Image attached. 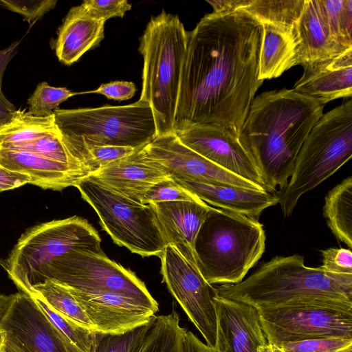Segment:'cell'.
<instances>
[{
  "mask_svg": "<svg viewBox=\"0 0 352 352\" xmlns=\"http://www.w3.org/2000/svg\"><path fill=\"white\" fill-rule=\"evenodd\" d=\"M76 187L94 209L101 226L115 243L143 257L160 256L166 245L149 204L129 199L89 176Z\"/></svg>",
  "mask_w": 352,
  "mask_h": 352,
  "instance_id": "cell-9",
  "label": "cell"
},
{
  "mask_svg": "<svg viewBox=\"0 0 352 352\" xmlns=\"http://www.w3.org/2000/svg\"><path fill=\"white\" fill-rule=\"evenodd\" d=\"M155 317L148 323L123 333L104 335L96 333L94 352H141Z\"/></svg>",
  "mask_w": 352,
  "mask_h": 352,
  "instance_id": "cell-32",
  "label": "cell"
},
{
  "mask_svg": "<svg viewBox=\"0 0 352 352\" xmlns=\"http://www.w3.org/2000/svg\"><path fill=\"white\" fill-rule=\"evenodd\" d=\"M304 73L293 90L324 105L352 95V48L326 60L303 66Z\"/></svg>",
  "mask_w": 352,
  "mask_h": 352,
  "instance_id": "cell-20",
  "label": "cell"
},
{
  "mask_svg": "<svg viewBox=\"0 0 352 352\" xmlns=\"http://www.w3.org/2000/svg\"><path fill=\"white\" fill-rule=\"evenodd\" d=\"M80 6L90 16L105 22L110 18H122L131 9L126 0H85Z\"/></svg>",
  "mask_w": 352,
  "mask_h": 352,
  "instance_id": "cell-39",
  "label": "cell"
},
{
  "mask_svg": "<svg viewBox=\"0 0 352 352\" xmlns=\"http://www.w3.org/2000/svg\"><path fill=\"white\" fill-rule=\"evenodd\" d=\"M336 352H352V345L347 346Z\"/></svg>",
  "mask_w": 352,
  "mask_h": 352,
  "instance_id": "cell-51",
  "label": "cell"
},
{
  "mask_svg": "<svg viewBox=\"0 0 352 352\" xmlns=\"http://www.w3.org/2000/svg\"><path fill=\"white\" fill-rule=\"evenodd\" d=\"M259 58L258 78L280 76L294 66L295 43L292 35L270 24L264 23Z\"/></svg>",
  "mask_w": 352,
  "mask_h": 352,
  "instance_id": "cell-25",
  "label": "cell"
},
{
  "mask_svg": "<svg viewBox=\"0 0 352 352\" xmlns=\"http://www.w3.org/2000/svg\"><path fill=\"white\" fill-rule=\"evenodd\" d=\"M53 115L62 139L74 158L89 146L140 148L157 137L152 109L147 102L140 100L122 106L57 109Z\"/></svg>",
  "mask_w": 352,
  "mask_h": 352,
  "instance_id": "cell-6",
  "label": "cell"
},
{
  "mask_svg": "<svg viewBox=\"0 0 352 352\" xmlns=\"http://www.w3.org/2000/svg\"><path fill=\"white\" fill-rule=\"evenodd\" d=\"M216 289L220 296L257 309L306 303L352 308V274L306 266L298 254L274 257L241 282Z\"/></svg>",
  "mask_w": 352,
  "mask_h": 352,
  "instance_id": "cell-3",
  "label": "cell"
},
{
  "mask_svg": "<svg viewBox=\"0 0 352 352\" xmlns=\"http://www.w3.org/2000/svg\"><path fill=\"white\" fill-rule=\"evenodd\" d=\"M305 0H249L243 10L260 21L277 27L292 36L302 13Z\"/></svg>",
  "mask_w": 352,
  "mask_h": 352,
  "instance_id": "cell-28",
  "label": "cell"
},
{
  "mask_svg": "<svg viewBox=\"0 0 352 352\" xmlns=\"http://www.w3.org/2000/svg\"><path fill=\"white\" fill-rule=\"evenodd\" d=\"M58 131L53 113L39 117L24 110H16L12 119L0 126V149L34 140Z\"/></svg>",
  "mask_w": 352,
  "mask_h": 352,
  "instance_id": "cell-27",
  "label": "cell"
},
{
  "mask_svg": "<svg viewBox=\"0 0 352 352\" xmlns=\"http://www.w3.org/2000/svg\"><path fill=\"white\" fill-rule=\"evenodd\" d=\"M140 148H142L93 146L80 151L75 158L90 173L91 175L107 165L133 154Z\"/></svg>",
  "mask_w": 352,
  "mask_h": 352,
  "instance_id": "cell-35",
  "label": "cell"
},
{
  "mask_svg": "<svg viewBox=\"0 0 352 352\" xmlns=\"http://www.w3.org/2000/svg\"><path fill=\"white\" fill-rule=\"evenodd\" d=\"M187 31L177 15L162 11L151 18L140 38L143 57L139 100L153 113L157 136L174 133Z\"/></svg>",
  "mask_w": 352,
  "mask_h": 352,
  "instance_id": "cell-4",
  "label": "cell"
},
{
  "mask_svg": "<svg viewBox=\"0 0 352 352\" xmlns=\"http://www.w3.org/2000/svg\"><path fill=\"white\" fill-rule=\"evenodd\" d=\"M135 91L136 87L132 82L113 81L102 84L96 89L87 93L99 94L109 100L122 101L133 98Z\"/></svg>",
  "mask_w": 352,
  "mask_h": 352,
  "instance_id": "cell-41",
  "label": "cell"
},
{
  "mask_svg": "<svg viewBox=\"0 0 352 352\" xmlns=\"http://www.w3.org/2000/svg\"><path fill=\"white\" fill-rule=\"evenodd\" d=\"M318 1L333 39L344 50L352 48V1Z\"/></svg>",
  "mask_w": 352,
  "mask_h": 352,
  "instance_id": "cell-30",
  "label": "cell"
},
{
  "mask_svg": "<svg viewBox=\"0 0 352 352\" xmlns=\"http://www.w3.org/2000/svg\"><path fill=\"white\" fill-rule=\"evenodd\" d=\"M6 332L0 324V352H4Z\"/></svg>",
  "mask_w": 352,
  "mask_h": 352,
  "instance_id": "cell-50",
  "label": "cell"
},
{
  "mask_svg": "<svg viewBox=\"0 0 352 352\" xmlns=\"http://www.w3.org/2000/svg\"><path fill=\"white\" fill-rule=\"evenodd\" d=\"M47 279L85 293L122 294L158 311V303L144 283L133 272L111 260L104 252L73 251L58 257L33 278L27 294L34 285Z\"/></svg>",
  "mask_w": 352,
  "mask_h": 352,
  "instance_id": "cell-10",
  "label": "cell"
},
{
  "mask_svg": "<svg viewBox=\"0 0 352 352\" xmlns=\"http://www.w3.org/2000/svg\"><path fill=\"white\" fill-rule=\"evenodd\" d=\"M52 323L81 352H94L96 333L85 329L49 307L40 297L30 295Z\"/></svg>",
  "mask_w": 352,
  "mask_h": 352,
  "instance_id": "cell-31",
  "label": "cell"
},
{
  "mask_svg": "<svg viewBox=\"0 0 352 352\" xmlns=\"http://www.w3.org/2000/svg\"><path fill=\"white\" fill-rule=\"evenodd\" d=\"M67 288L83 309L97 333H123L148 323L155 317V311L122 294H89Z\"/></svg>",
  "mask_w": 352,
  "mask_h": 352,
  "instance_id": "cell-16",
  "label": "cell"
},
{
  "mask_svg": "<svg viewBox=\"0 0 352 352\" xmlns=\"http://www.w3.org/2000/svg\"><path fill=\"white\" fill-rule=\"evenodd\" d=\"M103 20L88 15L80 5L72 7L60 26L55 41L58 60L66 65L76 62L104 38Z\"/></svg>",
  "mask_w": 352,
  "mask_h": 352,
  "instance_id": "cell-24",
  "label": "cell"
},
{
  "mask_svg": "<svg viewBox=\"0 0 352 352\" xmlns=\"http://www.w3.org/2000/svg\"><path fill=\"white\" fill-rule=\"evenodd\" d=\"M4 149L28 151L56 162L85 168L69 153L59 131Z\"/></svg>",
  "mask_w": 352,
  "mask_h": 352,
  "instance_id": "cell-33",
  "label": "cell"
},
{
  "mask_svg": "<svg viewBox=\"0 0 352 352\" xmlns=\"http://www.w3.org/2000/svg\"><path fill=\"white\" fill-rule=\"evenodd\" d=\"M163 282L188 318L213 349L217 338V317L213 298L218 294L197 268L173 246L166 245L160 256Z\"/></svg>",
  "mask_w": 352,
  "mask_h": 352,
  "instance_id": "cell-12",
  "label": "cell"
},
{
  "mask_svg": "<svg viewBox=\"0 0 352 352\" xmlns=\"http://www.w3.org/2000/svg\"><path fill=\"white\" fill-rule=\"evenodd\" d=\"M16 109L0 91V126L9 122L14 117Z\"/></svg>",
  "mask_w": 352,
  "mask_h": 352,
  "instance_id": "cell-46",
  "label": "cell"
},
{
  "mask_svg": "<svg viewBox=\"0 0 352 352\" xmlns=\"http://www.w3.org/2000/svg\"><path fill=\"white\" fill-rule=\"evenodd\" d=\"M294 43V66L331 59L346 51L331 37L318 0H305Z\"/></svg>",
  "mask_w": 352,
  "mask_h": 352,
  "instance_id": "cell-22",
  "label": "cell"
},
{
  "mask_svg": "<svg viewBox=\"0 0 352 352\" xmlns=\"http://www.w3.org/2000/svg\"><path fill=\"white\" fill-rule=\"evenodd\" d=\"M143 148L89 177L116 192L142 204L145 194L153 186L171 177L146 154Z\"/></svg>",
  "mask_w": 352,
  "mask_h": 352,
  "instance_id": "cell-18",
  "label": "cell"
},
{
  "mask_svg": "<svg viewBox=\"0 0 352 352\" xmlns=\"http://www.w3.org/2000/svg\"><path fill=\"white\" fill-rule=\"evenodd\" d=\"M352 345V340L340 337L304 340L282 344L285 352H336Z\"/></svg>",
  "mask_w": 352,
  "mask_h": 352,
  "instance_id": "cell-37",
  "label": "cell"
},
{
  "mask_svg": "<svg viewBox=\"0 0 352 352\" xmlns=\"http://www.w3.org/2000/svg\"><path fill=\"white\" fill-rule=\"evenodd\" d=\"M19 41H15L6 49L0 50V91H1L2 80L7 65L17 52Z\"/></svg>",
  "mask_w": 352,
  "mask_h": 352,
  "instance_id": "cell-45",
  "label": "cell"
},
{
  "mask_svg": "<svg viewBox=\"0 0 352 352\" xmlns=\"http://www.w3.org/2000/svg\"><path fill=\"white\" fill-rule=\"evenodd\" d=\"M30 184L28 176L9 170L0 164V192L12 190Z\"/></svg>",
  "mask_w": 352,
  "mask_h": 352,
  "instance_id": "cell-42",
  "label": "cell"
},
{
  "mask_svg": "<svg viewBox=\"0 0 352 352\" xmlns=\"http://www.w3.org/2000/svg\"><path fill=\"white\" fill-rule=\"evenodd\" d=\"M352 156V100L328 111L315 124L298 154L290 179L276 195L289 217L300 198L335 173Z\"/></svg>",
  "mask_w": 352,
  "mask_h": 352,
  "instance_id": "cell-7",
  "label": "cell"
},
{
  "mask_svg": "<svg viewBox=\"0 0 352 352\" xmlns=\"http://www.w3.org/2000/svg\"><path fill=\"white\" fill-rule=\"evenodd\" d=\"M263 25L243 10L206 14L187 32L174 133L210 125L239 136L263 82Z\"/></svg>",
  "mask_w": 352,
  "mask_h": 352,
  "instance_id": "cell-1",
  "label": "cell"
},
{
  "mask_svg": "<svg viewBox=\"0 0 352 352\" xmlns=\"http://www.w3.org/2000/svg\"><path fill=\"white\" fill-rule=\"evenodd\" d=\"M101 241L85 219L52 220L27 229L0 265L19 292L28 294L31 280L45 265L73 251L103 253Z\"/></svg>",
  "mask_w": 352,
  "mask_h": 352,
  "instance_id": "cell-8",
  "label": "cell"
},
{
  "mask_svg": "<svg viewBox=\"0 0 352 352\" xmlns=\"http://www.w3.org/2000/svg\"><path fill=\"white\" fill-rule=\"evenodd\" d=\"M213 8V13H229L242 9L249 0H207Z\"/></svg>",
  "mask_w": 352,
  "mask_h": 352,
  "instance_id": "cell-44",
  "label": "cell"
},
{
  "mask_svg": "<svg viewBox=\"0 0 352 352\" xmlns=\"http://www.w3.org/2000/svg\"><path fill=\"white\" fill-rule=\"evenodd\" d=\"M0 164L24 174L30 184L44 190H62L76 186L90 175L85 168L56 162L25 150L0 149Z\"/></svg>",
  "mask_w": 352,
  "mask_h": 352,
  "instance_id": "cell-21",
  "label": "cell"
},
{
  "mask_svg": "<svg viewBox=\"0 0 352 352\" xmlns=\"http://www.w3.org/2000/svg\"><path fill=\"white\" fill-rule=\"evenodd\" d=\"M4 352H29L21 345L12 340L6 335Z\"/></svg>",
  "mask_w": 352,
  "mask_h": 352,
  "instance_id": "cell-47",
  "label": "cell"
},
{
  "mask_svg": "<svg viewBox=\"0 0 352 352\" xmlns=\"http://www.w3.org/2000/svg\"><path fill=\"white\" fill-rule=\"evenodd\" d=\"M0 324L9 338L29 352H81L25 293L14 294Z\"/></svg>",
  "mask_w": 352,
  "mask_h": 352,
  "instance_id": "cell-14",
  "label": "cell"
},
{
  "mask_svg": "<svg viewBox=\"0 0 352 352\" xmlns=\"http://www.w3.org/2000/svg\"><path fill=\"white\" fill-rule=\"evenodd\" d=\"M149 205L155 213L166 245L175 248L196 267L195 241L211 206L203 201H166Z\"/></svg>",
  "mask_w": 352,
  "mask_h": 352,
  "instance_id": "cell-19",
  "label": "cell"
},
{
  "mask_svg": "<svg viewBox=\"0 0 352 352\" xmlns=\"http://www.w3.org/2000/svg\"><path fill=\"white\" fill-rule=\"evenodd\" d=\"M258 352H285L281 347L267 343L266 344L258 348Z\"/></svg>",
  "mask_w": 352,
  "mask_h": 352,
  "instance_id": "cell-49",
  "label": "cell"
},
{
  "mask_svg": "<svg viewBox=\"0 0 352 352\" xmlns=\"http://www.w3.org/2000/svg\"><path fill=\"white\" fill-rule=\"evenodd\" d=\"M56 3V0H0L1 6L22 15L30 27L53 9Z\"/></svg>",
  "mask_w": 352,
  "mask_h": 352,
  "instance_id": "cell-38",
  "label": "cell"
},
{
  "mask_svg": "<svg viewBox=\"0 0 352 352\" xmlns=\"http://www.w3.org/2000/svg\"><path fill=\"white\" fill-rule=\"evenodd\" d=\"M143 148L173 179L261 190L189 148L175 133L157 136Z\"/></svg>",
  "mask_w": 352,
  "mask_h": 352,
  "instance_id": "cell-13",
  "label": "cell"
},
{
  "mask_svg": "<svg viewBox=\"0 0 352 352\" xmlns=\"http://www.w3.org/2000/svg\"><path fill=\"white\" fill-rule=\"evenodd\" d=\"M180 352H214L206 344L202 342L191 331H186L182 342Z\"/></svg>",
  "mask_w": 352,
  "mask_h": 352,
  "instance_id": "cell-43",
  "label": "cell"
},
{
  "mask_svg": "<svg viewBox=\"0 0 352 352\" xmlns=\"http://www.w3.org/2000/svg\"><path fill=\"white\" fill-rule=\"evenodd\" d=\"M78 94L81 93L71 91L65 87H52L46 82H42L28 99V112L39 117L51 116L60 103Z\"/></svg>",
  "mask_w": 352,
  "mask_h": 352,
  "instance_id": "cell-34",
  "label": "cell"
},
{
  "mask_svg": "<svg viewBox=\"0 0 352 352\" xmlns=\"http://www.w3.org/2000/svg\"><path fill=\"white\" fill-rule=\"evenodd\" d=\"M213 301L217 317L214 352H258V347L267 343L256 307L218 294Z\"/></svg>",
  "mask_w": 352,
  "mask_h": 352,
  "instance_id": "cell-17",
  "label": "cell"
},
{
  "mask_svg": "<svg viewBox=\"0 0 352 352\" xmlns=\"http://www.w3.org/2000/svg\"><path fill=\"white\" fill-rule=\"evenodd\" d=\"M323 108L293 89L265 91L254 98L239 139L267 191L285 187L300 148L322 116Z\"/></svg>",
  "mask_w": 352,
  "mask_h": 352,
  "instance_id": "cell-2",
  "label": "cell"
},
{
  "mask_svg": "<svg viewBox=\"0 0 352 352\" xmlns=\"http://www.w3.org/2000/svg\"><path fill=\"white\" fill-rule=\"evenodd\" d=\"M40 297L53 310L80 326L93 331V327L83 309L64 285L47 279L34 285L28 295Z\"/></svg>",
  "mask_w": 352,
  "mask_h": 352,
  "instance_id": "cell-29",
  "label": "cell"
},
{
  "mask_svg": "<svg viewBox=\"0 0 352 352\" xmlns=\"http://www.w3.org/2000/svg\"><path fill=\"white\" fill-rule=\"evenodd\" d=\"M180 142L223 169L267 191L258 170L239 137L216 126H194L175 132Z\"/></svg>",
  "mask_w": 352,
  "mask_h": 352,
  "instance_id": "cell-15",
  "label": "cell"
},
{
  "mask_svg": "<svg viewBox=\"0 0 352 352\" xmlns=\"http://www.w3.org/2000/svg\"><path fill=\"white\" fill-rule=\"evenodd\" d=\"M178 201H199L201 200L170 177L153 186L145 194L142 204Z\"/></svg>",
  "mask_w": 352,
  "mask_h": 352,
  "instance_id": "cell-36",
  "label": "cell"
},
{
  "mask_svg": "<svg viewBox=\"0 0 352 352\" xmlns=\"http://www.w3.org/2000/svg\"><path fill=\"white\" fill-rule=\"evenodd\" d=\"M14 297L13 294H0V320L9 307Z\"/></svg>",
  "mask_w": 352,
  "mask_h": 352,
  "instance_id": "cell-48",
  "label": "cell"
},
{
  "mask_svg": "<svg viewBox=\"0 0 352 352\" xmlns=\"http://www.w3.org/2000/svg\"><path fill=\"white\" fill-rule=\"evenodd\" d=\"M173 179L207 204L252 218L256 219L264 210L278 204L277 195L272 192Z\"/></svg>",
  "mask_w": 352,
  "mask_h": 352,
  "instance_id": "cell-23",
  "label": "cell"
},
{
  "mask_svg": "<svg viewBox=\"0 0 352 352\" xmlns=\"http://www.w3.org/2000/svg\"><path fill=\"white\" fill-rule=\"evenodd\" d=\"M324 216L336 238L352 248V177L345 178L325 197Z\"/></svg>",
  "mask_w": 352,
  "mask_h": 352,
  "instance_id": "cell-26",
  "label": "cell"
},
{
  "mask_svg": "<svg viewBox=\"0 0 352 352\" xmlns=\"http://www.w3.org/2000/svg\"><path fill=\"white\" fill-rule=\"evenodd\" d=\"M326 271L338 274H352V252L350 249L331 248L321 250Z\"/></svg>",
  "mask_w": 352,
  "mask_h": 352,
  "instance_id": "cell-40",
  "label": "cell"
},
{
  "mask_svg": "<svg viewBox=\"0 0 352 352\" xmlns=\"http://www.w3.org/2000/svg\"><path fill=\"white\" fill-rule=\"evenodd\" d=\"M259 321L267 343L340 337L352 340V308L306 303L258 308Z\"/></svg>",
  "mask_w": 352,
  "mask_h": 352,
  "instance_id": "cell-11",
  "label": "cell"
},
{
  "mask_svg": "<svg viewBox=\"0 0 352 352\" xmlns=\"http://www.w3.org/2000/svg\"><path fill=\"white\" fill-rule=\"evenodd\" d=\"M265 233L257 219L210 207L195 239L196 267L212 284H235L261 258Z\"/></svg>",
  "mask_w": 352,
  "mask_h": 352,
  "instance_id": "cell-5",
  "label": "cell"
}]
</instances>
